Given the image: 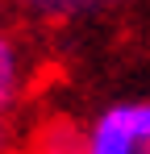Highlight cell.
<instances>
[{
  "label": "cell",
  "mask_w": 150,
  "mask_h": 154,
  "mask_svg": "<svg viewBox=\"0 0 150 154\" xmlns=\"http://www.w3.org/2000/svg\"><path fill=\"white\" fill-rule=\"evenodd\" d=\"M88 154H150V100L108 104L88 125Z\"/></svg>",
  "instance_id": "6da1fadb"
},
{
  "label": "cell",
  "mask_w": 150,
  "mask_h": 154,
  "mask_svg": "<svg viewBox=\"0 0 150 154\" xmlns=\"http://www.w3.org/2000/svg\"><path fill=\"white\" fill-rule=\"evenodd\" d=\"M17 13L42 25H71V21H88V17H104L117 13L129 0H13Z\"/></svg>",
  "instance_id": "7a4b0ae2"
},
{
  "label": "cell",
  "mask_w": 150,
  "mask_h": 154,
  "mask_svg": "<svg viewBox=\"0 0 150 154\" xmlns=\"http://www.w3.org/2000/svg\"><path fill=\"white\" fill-rule=\"evenodd\" d=\"M29 154H88V129L71 117H46L29 137Z\"/></svg>",
  "instance_id": "3957f363"
},
{
  "label": "cell",
  "mask_w": 150,
  "mask_h": 154,
  "mask_svg": "<svg viewBox=\"0 0 150 154\" xmlns=\"http://www.w3.org/2000/svg\"><path fill=\"white\" fill-rule=\"evenodd\" d=\"M25 88V58L13 33L0 29V112H13V104L21 100Z\"/></svg>",
  "instance_id": "277c9868"
},
{
  "label": "cell",
  "mask_w": 150,
  "mask_h": 154,
  "mask_svg": "<svg viewBox=\"0 0 150 154\" xmlns=\"http://www.w3.org/2000/svg\"><path fill=\"white\" fill-rule=\"evenodd\" d=\"M0 154H13V129H8V112H0Z\"/></svg>",
  "instance_id": "5b68a950"
},
{
  "label": "cell",
  "mask_w": 150,
  "mask_h": 154,
  "mask_svg": "<svg viewBox=\"0 0 150 154\" xmlns=\"http://www.w3.org/2000/svg\"><path fill=\"white\" fill-rule=\"evenodd\" d=\"M8 8H17V4H13V0H0V21H4V13H8Z\"/></svg>",
  "instance_id": "8992f818"
}]
</instances>
